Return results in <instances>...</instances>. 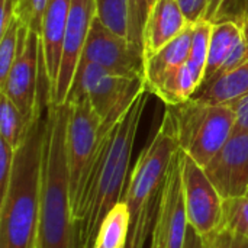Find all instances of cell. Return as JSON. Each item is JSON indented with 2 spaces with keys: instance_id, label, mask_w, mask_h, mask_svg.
Masks as SVG:
<instances>
[{
  "instance_id": "6da1fadb",
  "label": "cell",
  "mask_w": 248,
  "mask_h": 248,
  "mask_svg": "<svg viewBox=\"0 0 248 248\" xmlns=\"http://www.w3.org/2000/svg\"><path fill=\"white\" fill-rule=\"evenodd\" d=\"M150 92L145 89L125 116L103 137L73 202L77 248H94L103 219L124 199L131 154Z\"/></svg>"
},
{
  "instance_id": "7a4b0ae2",
  "label": "cell",
  "mask_w": 248,
  "mask_h": 248,
  "mask_svg": "<svg viewBox=\"0 0 248 248\" xmlns=\"http://www.w3.org/2000/svg\"><path fill=\"white\" fill-rule=\"evenodd\" d=\"M49 103L51 81L42 57L36 112L22 144L15 151L10 183L0 199V248L36 247L41 173Z\"/></svg>"
},
{
  "instance_id": "3957f363",
  "label": "cell",
  "mask_w": 248,
  "mask_h": 248,
  "mask_svg": "<svg viewBox=\"0 0 248 248\" xmlns=\"http://www.w3.org/2000/svg\"><path fill=\"white\" fill-rule=\"evenodd\" d=\"M70 105L48 108L44 142L38 243L42 248H77L67 155Z\"/></svg>"
},
{
  "instance_id": "277c9868",
  "label": "cell",
  "mask_w": 248,
  "mask_h": 248,
  "mask_svg": "<svg viewBox=\"0 0 248 248\" xmlns=\"http://www.w3.org/2000/svg\"><path fill=\"white\" fill-rule=\"evenodd\" d=\"M145 89L144 77L118 76L97 64L78 61L65 103L87 97L102 121L103 137L125 116Z\"/></svg>"
},
{
  "instance_id": "5b68a950",
  "label": "cell",
  "mask_w": 248,
  "mask_h": 248,
  "mask_svg": "<svg viewBox=\"0 0 248 248\" xmlns=\"http://www.w3.org/2000/svg\"><path fill=\"white\" fill-rule=\"evenodd\" d=\"M166 109L174 119L180 150L202 167H206L232 135L235 115L230 106L190 99Z\"/></svg>"
},
{
  "instance_id": "8992f818",
  "label": "cell",
  "mask_w": 248,
  "mask_h": 248,
  "mask_svg": "<svg viewBox=\"0 0 248 248\" xmlns=\"http://www.w3.org/2000/svg\"><path fill=\"white\" fill-rule=\"evenodd\" d=\"M179 150L180 147L176 135L174 119L166 109V115L158 131L140 154L128 179V186L122 201L128 203L132 221L145 202L161 187L169 167Z\"/></svg>"
},
{
  "instance_id": "52a82bcc",
  "label": "cell",
  "mask_w": 248,
  "mask_h": 248,
  "mask_svg": "<svg viewBox=\"0 0 248 248\" xmlns=\"http://www.w3.org/2000/svg\"><path fill=\"white\" fill-rule=\"evenodd\" d=\"M41 62V35L23 25L19 31L15 61L6 80L0 84V92L17 106L26 124L33 121L36 112Z\"/></svg>"
},
{
  "instance_id": "ba28073f",
  "label": "cell",
  "mask_w": 248,
  "mask_h": 248,
  "mask_svg": "<svg viewBox=\"0 0 248 248\" xmlns=\"http://www.w3.org/2000/svg\"><path fill=\"white\" fill-rule=\"evenodd\" d=\"M80 61L97 64L118 76L145 78L144 49L112 32L97 16L93 19Z\"/></svg>"
},
{
  "instance_id": "9c48e42d",
  "label": "cell",
  "mask_w": 248,
  "mask_h": 248,
  "mask_svg": "<svg viewBox=\"0 0 248 248\" xmlns=\"http://www.w3.org/2000/svg\"><path fill=\"white\" fill-rule=\"evenodd\" d=\"M68 105L70 119L67 125V155L71 202H74L81 182L100 144L102 121L87 97Z\"/></svg>"
},
{
  "instance_id": "30bf717a",
  "label": "cell",
  "mask_w": 248,
  "mask_h": 248,
  "mask_svg": "<svg viewBox=\"0 0 248 248\" xmlns=\"http://www.w3.org/2000/svg\"><path fill=\"white\" fill-rule=\"evenodd\" d=\"M187 228L189 222L183 189L182 150H179L160 187L158 211L153 237L158 240L164 248H183Z\"/></svg>"
},
{
  "instance_id": "8fae6325",
  "label": "cell",
  "mask_w": 248,
  "mask_h": 248,
  "mask_svg": "<svg viewBox=\"0 0 248 248\" xmlns=\"http://www.w3.org/2000/svg\"><path fill=\"white\" fill-rule=\"evenodd\" d=\"M183 189L189 225L202 237L215 231L221 221L222 198L205 169L182 151Z\"/></svg>"
},
{
  "instance_id": "7c38bea8",
  "label": "cell",
  "mask_w": 248,
  "mask_h": 248,
  "mask_svg": "<svg viewBox=\"0 0 248 248\" xmlns=\"http://www.w3.org/2000/svg\"><path fill=\"white\" fill-rule=\"evenodd\" d=\"M96 16L94 0H73L62 44V57L57 83L51 93V103L64 105L89 35Z\"/></svg>"
},
{
  "instance_id": "4fadbf2b",
  "label": "cell",
  "mask_w": 248,
  "mask_h": 248,
  "mask_svg": "<svg viewBox=\"0 0 248 248\" xmlns=\"http://www.w3.org/2000/svg\"><path fill=\"white\" fill-rule=\"evenodd\" d=\"M203 169L222 199L248 195V132L232 134Z\"/></svg>"
},
{
  "instance_id": "5bb4252c",
  "label": "cell",
  "mask_w": 248,
  "mask_h": 248,
  "mask_svg": "<svg viewBox=\"0 0 248 248\" xmlns=\"http://www.w3.org/2000/svg\"><path fill=\"white\" fill-rule=\"evenodd\" d=\"M189 25L190 22L186 19L177 0H155L148 10L144 25V58L160 51Z\"/></svg>"
},
{
  "instance_id": "9a60e30c",
  "label": "cell",
  "mask_w": 248,
  "mask_h": 248,
  "mask_svg": "<svg viewBox=\"0 0 248 248\" xmlns=\"http://www.w3.org/2000/svg\"><path fill=\"white\" fill-rule=\"evenodd\" d=\"M73 0H46L42 17L41 49L51 81V93L58 78V71L62 57V44L65 26L70 15Z\"/></svg>"
},
{
  "instance_id": "2e32d148",
  "label": "cell",
  "mask_w": 248,
  "mask_h": 248,
  "mask_svg": "<svg viewBox=\"0 0 248 248\" xmlns=\"http://www.w3.org/2000/svg\"><path fill=\"white\" fill-rule=\"evenodd\" d=\"M193 26L195 23H190L179 36L160 51L145 57V87L150 93L154 94L157 87L187 61L192 46Z\"/></svg>"
},
{
  "instance_id": "e0dca14e",
  "label": "cell",
  "mask_w": 248,
  "mask_h": 248,
  "mask_svg": "<svg viewBox=\"0 0 248 248\" xmlns=\"http://www.w3.org/2000/svg\"><path fill=\"white\" fill-rule=\"evenodd\" d=\"M241 38H243V22H238L235 19H222L219 22L212 23L206 71L201 87L208 84L217 76V73L219 71L222 64L228 60V57L231 55L232 49L237 46Z\"/></svg>"
},
{
  "instance_id": "ac0fdd59",
  "label": "cell",
  "mask_w": 248,
  "mask_h": 248,
  "mask_svg": "<svg viewBox=\"0 0 248 248\" xmlns=\"http://www.w3.org/2000/svg\"><path fill=\"white\" fill-rule=\"evenodd\" d=\"M248 93V61L243 65L212 78L201 87L192 99L209 105L230 106L237 99Z\"/></svg>"
},
{
  "instance_id": "d6986e66",
  "label": "cell",
  "mask_w": 248,
  "mask_h": 248,
  "mask_svg": "<svg viewBox=\"0 0 248 248\" xmlns=\"http://www.w3.org/2000/svg\"><path fill=\"white\" fill-rule=\"evenodd\" d=\"M131 227L132 215L129 206L125 201H121L103 219L96 244L103 248H126Z\"/></svg>"
},
{
  "instance_id": "ffe728a7",
  "label": "cell",
  "mask_w": 248,
  "mask_h": 248,
  "mask_svg": "<svg viewBox=\"0 0 248 248\" xmlns=\"http://www.w3.org/2000/svg\"><path fill=\"white\" fill-rule=\"evenodd\" d=\"M31 124H26L17 106L0 92V138L16 151L22 144Z\"/></svg>"
},
{
  "instance_id": "44dd1931",
  "label": "cell",
  "mask_w": 248,
  "mask_h": 248,
  "mask_svg": "<svg viewBox=\"0 0 248 248\" xmlns=\"http://www.w3.org/2000/svg\"><path fill=\"white\" fill-rule=\"evenodd\" d=\"M158 201H160V189L145 202V205L141 208V211L132 221L126 248H145L147 241L151 240L154 222L158 211Z\"/></svg>"
},
{
  "instance_id": "7402d4cb",
  "label": "cell",
  "mask_w": 248,
  "mask_h": 248,
  "mask_svg": "<svg viewBox=\"0 0 248 248\" xmlns=\"http://www.w3.org/2000/svg\"><path fill=\"white\" fill-rule=\"evenodd\" d=\"M96 16L112 32L128 38L129 32V0H94Z\"/></svg>"
},
{
  "instance_id": "603a6c76",
  "label": "cell",
  "mask_w": 248,
  "mask_h": 248,
  "mask_svg": "<svg viewBox=\"0 0 248 248\" xmlns=\"http://www.w3.org/2000/svg\"><path fill=\"white\" fill-rule=\"evenodd\" d=\"M218 228L248 238V195L222 201V212Z\"/></svg>"
},
{
  "instance_id": "cb8c5ba5",
  "label": "cell",
  "mask_w": 248,
  "mask_h": 248,
  "mask_svg": "<svg viewBox=\"0 0 248 248\" xmlns=\"http://www.w3.org/2000/svg\"><path fill=\"white\" fill-rule=\"evenodd\" d=\"M23 26L22 20L15 16L4 33L0 35V84L6 80L9 70L17 52L19 31Z\"/></svg>"
},
{
  "instance_id": "d4e9b609",
  "label": "cell",
  "mask_w": 248,
  "mask_h": 248,
  "mask_svg": "<svg viewBox=\"0 0 248 248\" xmlns=\"http://www.w3.org/2000/svg\"><path fill=\"white\" fill-rule=\"evenodd\" d=\"M45 6L46 0H17L16 16L22 20L25 26L41 35Z\"/></svg>"
},
{
  "instance_id": "484cf974",
  "label": "cell",
  "mask_w": 248,
  "mask_h": 248,
  "mask_svg": "<svg viewBox=\"0 0 248 248\" xmlns=\"http://www.w3.org/2000/svg\"><path fill=\"white\" fill-rule=\"evenodd\" d=\"M129 1H131V12H129L128 39L144 49V45H142L144 25H145L148 10L155 0H129Z\"/></svg>"
},
{
  "instance_id": "4316f807",
  "label": "cell",
  "mask_w": 248,
  "mask_h": 248,
  "mask_svg": "<svg viewBox=\"0 0 248 248\" xmlns=\"http://www.w3.org/2000/svg\"><path fill=\"white\" fill-rule=\"evenodd\" d=\"M203 238L208 248H248V238L222 228H217Z\"/></svg>"
},
{
  "instance_id": "83f0119b",
  "label": "cell",
  "mask_w": 248,
  "mask_h": 248,
  "mask_svg": "<svg viewBox=\"0 0 248 248\" xmlns=\"http://www.w3.org/2000/svg\"><path fill=\"white\" fill-rule=\"evenodd\" d=\"M13 161H15V150L0 138V199L7 192L12 170H13Z\"/></svg>"
},
{
  "instance_id": "f1b7e54d",
  "label": "cell",
  "mask_w": 248,
  "mask_h": 248,
  "mask_svg": "<svg viewBox=\"0 0 248 248\" xmlns=\"http://www.w3.org/2000/svg\"><path fill=\"white\" fill-rule=\"evenodd\" d=\"M235 115L234 121V129L232 134H243L248 132V93L244 94L243 97L237 99L230 105Z\"/></svg>"
},
{
  "instance_id": "f546056e",
  "label": "cell",
  "mask_w": 248,
  "mask_h": 248,
  "mask_svg": "<svg viewBox=\"0 0 248 248\" xmlns=\"http://www.w3.org/2000/svg\"><path fill=\"white\" fill-rule=\"evenodd\" d=\"M186 19L190 23H198L203 19L206 0H177Z\"/></svg>"
},
{
  "instance_id": "4dcf8cb0",
  "label": "cell",
  "mask_w": 248,
  "mask_h": 248,
  "mask_svg": "<svg viewBox=\"0 0 248 248\" xmlns=\"http://www.w3.org/2000/svg\"><path fill=\"white\" fill-rule=\"evenodd\" d=\"M16 4L17 0H0V35L6 32L16 16Z\"/></svg>"
},
{
  "instance_id": "1f68e13d",
  "label": "cell",
  "mask_w": 248,
  "mask_h": 248,
  "mask_svg": "<svg viewBox=\"0 0 248 248\" xmlns=\"http://www.w3.org/2000/svg\"><path fill=\"white\" fill-rule=\"evenodd\" d=\"M228 0H206V7H205V15L202 20L215 23L221 19L222 10L225 7Z\"/></svg>"
},
{
  "instance_id": "d6a6232c",
  "label": "cell",
  "mask_w": 248,
  "mask_h": 248,
  "mask_svg": "<svg viewBox=\"0 0 248 248\" xmlns=\"http://www.w3.org/2000/svg\"><path fill=\"white\" fill-rule=\"evenodd\" d=\"M183 248H208L206 247V243H205V238L198 234L190 225L187 228V232H186V238H185V244Z\"/></svg>"
},
{
  "instance_id": "836d02e7",
  "label": "cell",
  "mask_w": 248,
  "mask_h": 248,
  "mask_svg": "<svg viewBox=\"0 0 248 248\" xmlns=\"http://www.w3.org/2000/svg\"><path fill=\"white\" fill-rule=\"evenodd\" d=\"M150 248H164V247H163V244H161L158 240H155V238L151 235V244H150Z\"/></svg>"
},
{
  "instance_id": "e575fe53",
  "label": "cell",
  "mask_w": 248,
  "mask_h": 248,
  "mask_svg": "<svg viewBox=\"0 0 248 248\" xmlns=\"http://www.w3.org/2000/svg\"><path fill=\"white\" fill-rule=\"evenodd\" d=\"M243 16H244V19L248 20V0H244V3H243Z\"/></svg>"
},
{
  "instance_id": "d590c367",
  "label": "cell",
  "mask_w": 248,
  "mask_h": 248,
  "mask_svg": "<svg viewBox=\"0 0 248 248\" xmlns=\"http://www.w3.org/2000/svg\"><path fill=\"white\" fill-rule=\"evenodd\" d=\"M228 1H230V0H228ZM228 1H227V3H228ZM234 1H238V4H240V7H241V13H243V3H244V0H234ZM225 6H227V4H225ZM224 9H225V7H224ZM222 12H224V10H222ZM243 19H244V16H243Z\"/></svg>"
},
{
  "instance_id": "8d00e7d4",
  "label": "cell",
  "mask_w": 248,
  "mask_h": 248,
  "mask_svg": "<svg viewBox=\"0 0 248 248\" xmlns=\"http://www.w3.org/2000/svg\"><path fill=\"white\" fill-rule=\"evenodd\" d=\"M35 248H42L41 246H39V243H38V238H36V247Z\"/></svg>"
},
{
  "instance_id": "74e56055",
  "label": "cell",
  "mask_w": 248,
  "mask_h": 248,
  "mask_svg": "<svg viewBox=\"0 0 248 248\" xmlns=\"http://www.w3.org/2000/svg\"><path fill=\"white\" fill-rule=\"evenodd\" d=\"M94 248H103V247H100L99 244H96V247H94Z\"/></svg>"
}]
</instances>
